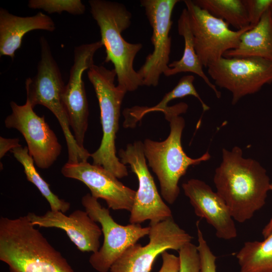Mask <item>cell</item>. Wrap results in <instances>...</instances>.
<instances>
[{
  "label": "cell",
  "instance_id": "cell-1",
  "mask_svg": "<svg viewBox=\"0 0 272 272\" xmlns=\"http://www.w3.org/2000/svg\"><path fill=\"white\" fill-rule=\"evenodd\" d=\"M222 154V162L213 178L217 192L233 219L244 223L265 204L270 179L266 170L257 161L243 157L239 147L231 151L223 149Z\"/></svg>",
  "mask_w": 272,
  "mask_h": 272
},
{
  "label": "cell",
  "instance_id": "cell-2",
  "mask_svg": "<svg viewBox=\"0 0 272 272\" xmlns=\"http://www.w3.org/2000/svg\"><path fill=\"white\" fill-rule=\"evenodd\" d=\"M26 216L0 218V260L10 272H74Z\"/></svg>",
  "mask_w": 272,
  "mask_h": 272
},
{
  "label": "cell",
  "instance_id": "cell-3",
  "mask_svg": "<svg viewBox=\"0 0 272 272\" xmlns=\"http://www.w3.org/2000/svg\"><path fill=\"white\" fill-rule=\"evenodd\" d=\"M88 3L105 48L104 62L113 64L117 86L126 92L135 91L143 86L133 68L134 58L143 45L128 42L121 35L131 24V14L121 3L105 0H90Z\"/></svg>",
  "mask_w": 272,
  "mask_h": 272
},
{
  "label": "cell",
  "instance_id": "cell-4",
  "mask_svg": "<svg viewBox=\"0 0 272 272\" xmlns=\"http://www.w3.org/2000/svg\"><path fill=\"white\" fill-rule=\"evenodd\" d=\"M187 108L188 105L184 102L170 106L164 113L170 126L167 138L162 142L146 139L143 143L146 158L158 179L161 195L169 204H173L177 199L180 192L179 180L188 167L211 158L207 152L198 158H191L183 150L181 136L185 121L179 115L186 112Z\"/></svg>",
  "mask_w": 272,
  "mask_h": 272
},
{
  "label": "cell",
  "instance_id": "cell-5",
  "mask_svg": "<svg viewBox=\"0 0 272 272\" xmlns=\"http://www.w3.org/2000/svg\"><path fill=\"white\" fill-rule=\"evenodd\" d=\"M87 75L98 99L103 131L101 144L90 157L93 164L103 167L117 178H122L128 175V171L116 155L115 139L121 105L126 92L115 85L116 73L114 69L109 70L94 64Z\"/></svg>",
  "mask_w": 272,
  "mask_h": 272
},
{
  "label": "cell",
  "instance_id": "cell-6",
  "mask_svg": "<svg viewBox=\"0 0 272 272\" xmlns=\"http://www.w3.org/2000/svg\"><path fill=\"white\" fill-rule=\"evenodd\" d=\"M39 42L41 57L37 73L33 78H28L25 81L26 101L33 108L41 105L52 112L62 130L68 154L76 155L80 152L81 148L71 130L69 117L62 100L65 85L47 40L41 36Z\"/></svg>",
  "mask_w": 272,
  "mask_h": 272
},
{
  "label": "cell",
  "instance_id": "cell-7",
  "mask_svg": "<svg viewBox=\"0 0 272 272\" xmlns=\"http://www.w3.org/2000/svg\"><path fill=\"white\" fill-rule=\"evenodd\" d=\"M81 202L90 217L101 225L104 236L102 246L92 254L89 260L98 272L108 271L127 248L149 235V226L142 227L140 224H133L123 226L117 223L109 209L102 207L90 193L83 196Z\"/></svg>",
  "mask_w": 272,
  "mask_h": 272
},
{
  "label": "cell",
  "instance_id": "cell-8",
  "mask_svg": "<svg viewBox=\"0 0 272 272\" xmlns=\"http://www.w3.org/2000/svg\"><path fill=\"white\" fill-rule=\"evenodd\" d=\"M207 68L215 85L231 93L233 105L272 83V61L263 58L223 57Z\"/></svg>",
  "mask_w": 272,
  "mask_h": 272
},
{
  "label": "cell",
  "instance_id": "cell-9",
  "mask_svg": "<svg viewBox=\"0 0 272 272\" xmlns=\"http://www.w3.org/2000/svg\"><path fill=\"white\" fill-rule=\"evenodd\" d=\"M189 24L193 36L196 52L203 66L224 57L228 51L236 48L241 35L252 28L232 30L222 19L217 18L195 5L191 0H185Z\"/></svg>",
  "mask_w": 272,
  "mask_h": 272
},
{
  "label": "cell",
  "instance_id": "cell-10",
  "mask_svg": "<svg viewBox=\"0 0 272 272\" xmlns=\"http://www.w3.org/2000/svg\"><path fill=\"white\" fill-rule=\"evenodd\" d=\"M120 162L128 164L138 180L139 187L130 212V224H140L146 220L155 224L172 217L171 210L164 202L146 163L143 143L136 141L118 152Z\"/></svg>",
  "mask_w": 272,
  "mask_h": 272
},
{
  "label": "cell",
  "instance_id": "cell-11",
  "mask_svg": "<svg viewBox=\"0 0 272 272\" xmlns=\"http://www.w3.org/2000/svg\"><path fill=\"white\" fill-rule=\"evenodd\" d=\"M149 242L144 246L135 243L112 264L110 272H151L157 256L168 250L179 251L191 242L192 237L170 218L150 224Z\"/></svg>",
  "mask_w": 272,
  "mask_h": 272
},
{
  "label": "cell",
  "instance_id": "cell-12",
  "mask_svg": "<svg viewBox=\"0 0 272 272\" xmlns=\"http://www.w3.org/2000/svg\"><path fill=\"white\" fill-rule=\"evenodd\" d=\"M178 0H142L146 15L152 28L154 46L145 63L137 71L143 86H157L162 74L169 69L171 38L169 32L173 22L172 12Z\"/></svg>",
  "mask_w": 272,
  "mask_h": 272
},
{
  "label": "cell",
  "instance_id": "cell-13",
  "mask_svg": "<svg viewBox=\"0 0 272 272\" xmlns=\"http://www.w3.org/2000/svg\"><path fill=\"white\" fill-rule=\"evenodd\" d=\"M10 105L12 113L5 120L6 127L16 129L22 133L29 154L38 168H49L61 151L55 133L45 121L44 116L37 115L27 101L22 105L12 101Z\"/></svg>",
  "mask_w": 272,
  "mask_h": 272
},
{
  "label": "cell",
  "instance_id": "cell-14",
  "mask_svg": "<svg viewBox=\"0 0 272 272\" xmlns=\"http://www.w3.org/2000/svg\"><path fill=\"white\" fill-rule=\"evenodd\" d=\"M102 46L100 40L75 47L74 62L62 95L70 127L76 142L82 148H85L84 141L88 128L89 116L83 75L86 70H88L94 64V55Z\"/></svg>",
  "mask_w": 272,
  "mask_h": 272
},
{
  "label": "cell",
  "instance_id": "cell-15",
  "mask_svg": "<svg viewBox=\"0 0 272 272\" xmlns=\"http://www.w3.org/2000/svg\"><path fill=\"white\" fill-rule=\"evenodd\" d=\"M61 172L65 177L83 182L90 189L93 197L104 199L109 208L130 212L136 191L124 185L103 167L87 161L67 162Z\"/></svg>",
  "mask_w": 272,
  "mask_h": 272
},
{
  "label": "cell",
  "instance_id": "cell-16",
  "mask_svg": "<svg viewBox=\"0 0 272 272\" xmlns=\"http://www.w3.org/2000/svg\"><path fill=\"white\" fill-rule=\"evenodd\" d=\"M182 187L195 215L205 219L214 227L218 238L230 240L237 237L234 220L227 205L217 192L204 181L197 179H189L183 183Z\"/></svg>",
  "mask_w": 272,
  "mask_h": 272
},
{
  "label": "cell",
  "instance_id": "cell-17",
  "mask_svg": "<svg viewBox=\"0 0 272 272\" xmlns=\"http://www.w3.org/2000/svg\"><path fill=\"white\" fill-rule=\"evenodd\" d=\"M27 216L34 226L63 230L82 252H97L102 230L85 211L77 210L69 216L60 211L49 210L43 215L29 213Z\"/></svg>",
  "mask_w": 272,
  "mask_h": 272
},
{
  "label": "cell",
  "instance_id": "cell-18",
  "mask_svg": "<svg viewBox=\"0 0 272 272\" xmlns=\"http://www.w3.org/2000/svg\"><path fill=\"white\" fill-rule=\"evenodd\" d=\"M36 30L53 32L55 30V23L49 16L41 12L32 16L20 17L1 8V56H8L13 59L15 52L21 46L25 35Z\"/></svg>",
  "mask_w": 272,
  "mask_h": 272
},
{
  "label": "cell",
  "instance_id": "cell-19",
  "mask_svg": "<svg viewBox=\"0 0 272 272\" xmlns=\"http://www.w3.org/2000/svg\"><path fill=\"white\" fill-rule=\"evenodd\" d=\"M224 57H258L272 61V17L269 9L259 23L241 36L238 46Z\"/></svg>",
  "mask_w": 272,
  "mask_h": 272
},
{
  "label": "cell",
  "instance_id": "cell-20",
  "mask_svg": "<svg viewBox=\"0 0 272 272\" xmlns=\"http://www.w3.org/2000/svg\"><path fill=\"white\" fill-rule=\"evenodd\" d=\"M178 32L183 37L184 48L181 58L168 65L169 69L164 73L167 77L180 73L190 72L200 77L205 83L214 92L217 97L220 98L221 93L213 84L203 70L202 65L195 49L193 36L190 26L189 17L186 8L182 10L178 20Z\"/></svg>",
  "mask_w": 272,
  "mask_h": 272
},
{
  "label": "cell",
  "instance_id": "cell-21",
  "mask_svg": "<svg viewBox=\"0 0 272 272\" xmlns=\"http://www.w3.org/2000/svg\"><path fill=\"white\" fill-rule=\"evenodd\" d=\"M239 272H272V233L262 241H247L236 254Z\"/></svg>",
  "mask_w": 272,
  "mask_h": 272
},
{
  "label": "cell",
  "instance_id": "cell-22",
  "mask_svg": "<svg viewBox=\"0 0 272 272\" xmlns=\"http://www.w3.org/2000/svg\"><path fill=\"white\" fill-rule=\"evenodd\" d=\"M11 152L16 160L23 166L28 181L37 188L48 202L50 210L60 211L63 213L66 212L70 208V203L59 198L51 190L49 185L37 171L33 159L29 154L28 147L21 146L14 149Z\"/></svg>",
  "mask_w": 272,
  "mask_h": 272
},
{
  "label": "cell",
  "instance_id": "cell-23",
  "mask_svg": "<svg viewBox=\"0 0 272 272\" xmlns=\"http://www.w3.org/2000/svg\"><path fill=\"white\" fill-rule=\"evenodd\" d=\"M192 2L237 30L250 26L243 0H193Z\"/></svg>",
  "mask_w": 272,
  "mask_h": 272
},
{
  "label": "cell",
  "instance_id": "cell-24",
  "mask_svg": "<svg viewBox=\"0 0 272 272\" xmlns=\"http://www.w3.org/2000/svg\"><path fill=\"white\" fill-rule=\"evenodd\" d=\"M194 77L193 75H186L180 78L176 86L163 97L161 101L153 107L137 106L134 109L135 117L138 121L147 114L154 112H163L168 107V103L171 100L181 98L187 96H193L200 102L203 111L210 109L201 99L193 85Z\"/></svg>",
  "mask_w": 272,
  "mask_h": 272
},
{
  "label": "cell",
  "instance_id": "cell-25",
  "mask_svg": "<svg viewBox=\"0 0 272 272\" xmlns=\"http://www.w3.org/2000/svg\"><path fill=\"white\" fill-rule=\"evenodd\" d=\"M28 6L32 9H41L48 14H61L67 12L74 15H83L86 10L81 0H30Z\"/></svg>",
  "mask_w": 272,
  "mask_h": 272
},
{
  "label": "cell",
  "instance_id": "cell-26",
  "mask_svg": "<svg viewBox=\"0 0 272 272\" xmlns=\"http://www.w3.org/2000/svg\"><path fill=\"white\" fill-rule=\"evenodd\" d=\"M179 252L180 268L178 272H201L200 259L197 246L189 242Z\"/></svg>",
  "mask_w": 272,
  "mask_h": 272
},
{
  "label": "cell",
  "instance_id": "cell-27",
  "mask_svg": "<svg viewBox=\"0 0 272 272\" xmlns=\"http://www.w3.org/2000/svg\"><path fill=\"white\" fill-rule=\"evenodd\" d=\"M197 235L198 245L197 249L198 252L201 272H217L216 261L217 257L212 251L199 227V222H197Z\"/></svg>",
  "mask_w": 272,
  "mask_h": 272
},
{
  "label": "cell",
  "instance_id": "cell-28",
  "mask_svg": "<svg viewBox=\"0 0 272 272\" xmlns=\"http://www.w3.org/2000/svg\"><path fill=\"white\" fill-rule=\"evenodd\" d=\"M250 26L255 27L272 4V0H243Z\"/></svg>",
  "mask_w": 272,
  "mask_h": 272
},
{
  "label": "cell",
  "instance_id": "cell-29",
  "mask_svg": "<svg viewBox=\"0 0 272 272\" xmlns=\"http://www.w3.org/2000/svg\"><path fill=\"white\" fill-rule=\"evenodd\" d=\"M162 264L158 272H178L180 268L179 256L168 253L167 251L161 254Z\"/></svg>",
  "mask_w": 272,
  "mask_h": 272
},
{
  "label": "cell",
  "instance_id": "cell-30",
  "mask_svg": "<svg viewBox=\"0 0 272 272\" xmlns=\"http://www.w3.org/2000/svg\"><path fill=\"white\" fill-rule=\"evenodd\" d=\"M20 140L18 138L7 139L0 137V158L2 159L9 151L20 147Z\"/></svg>",
  "mask_w": 272,
  "mask_h": 272
},
{
  "label": "cell",
  "instance_id": "cell-31",
  "mask_svg": "<svg viewBox=\"0 0 272 272\" xmlns=\"http://www.w3.org/2000/svg\"><path fill=\"white\" fill-rule=\"evenodd\" d=\"M271 233H272V217L262 231V235L264 238L268 236Z\"/></svg>",
  "mask_w": 272,
  "mask_h": 272
},
{
  "label": "cell",
  "instance_id": "cell-32",
  "mask_svg": "<svg viewBox=\"0 0 272 272\" xmlns=\"http://www.w3.org/2000/svg\"><path fill=\"white\" fill-rule=\"evenodd\" d=\"M269 10H270V13H271V17H272V4H271V5L270 6V7L269 8Z\"/></svg>",
  "mask_w": 272,
  "mask_h": 272
},
{
  "label": "cell",
  "instance_id": "cell-33",
  "mask_svg": "<svg viewBox=\"0 0 272 272\" xmlns=\"http://www.w3.org/2000/svg\"><path fill=\"white\" fill-rule=\"evenodd\" d=\"M270 190L272 191V183H270Z\"/></svg>",
  "mask_w": 272,
  "mask_h": 272
}]
</instances>
